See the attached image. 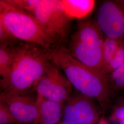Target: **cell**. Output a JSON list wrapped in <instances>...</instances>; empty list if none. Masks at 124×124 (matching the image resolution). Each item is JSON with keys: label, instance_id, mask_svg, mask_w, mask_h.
Returning <instances> with one entry per match:
<instances>
[{"label": "cell", "instance_id": "cell-1", "mask_svg": "<svg viewBox=\"0 0 124 124\" xmlns=\"http://www.w3.org/2000/svg\"><path fill=\"white\" fill-rule=\"evenodd\" d=\"M51 57L52 62L63 72L76 91L98 102L104 113L111 99L108 76L77 60L65 45L52 48Z\"/></svg>", "mask_w": 124, "mask_h": 124}, {"label": "cell", "instance_id": "cell-2", "mask_svg": "<svg viewBox=\"0 0 124 124\" xmlns=\"http://www.w3.org/2000/svg\"><path fill=\"white\" fill-rule=\"evenodd\" d=\"M52 48L23 42L9 74L0 80L1 93H29L52 63Z\"/></svg>", "mask_w": 124, "mask_h": 124}, {"label": "cell", "instance_id": "cell-3", "mask_svg": "<svg viewBox=\"0 0 124 124\" xmlns=\"http://www.w3.org/2000/svg\"><path fill=\"white\" fill-rule=\"evenodd\" d=\"M103 36L95 20H83L79 23L66 47L77 60L103 74Z\"/></svg>", "mask_w": 124, "mask_h": 124}, {"label": "cell", "instance_id": "cell-4", "mask_svg": "<svg viewBox=\"0 0 124 124\" xmlns=\"http://www.w3.org/2000/svg\"><path fill=\"white\" fill-rule=\"evenodd\" d=\"M0 23L18 40L46 49L54 47L34 16L13 6L7 0H0Z\"/></svg>", "mask_w": 124, "mask_h": 124}, {"label": "cell", "instance_id": "cell-5", "mask_svg": "<svg viewBox=\"0 0 124 124\" xmlns=\"http://www.w3.org/2000/svg\"><path fill=\"white\" fill-rule=\"evenodd\" d=\"M31 15L43 28L54 47L68 42L71 19L65 13L61 0H40Z\"/></svg>", "mask_w": 124, "mask_h": 124}, {"label": "cell", "instance_id": "cell-6", "mask_svg": "<svg viewBox=\"0 0 124 124\" xmlns=\"http://www.w3.org/2000/svg\"><path fill=\"white\" fill-rule=\"evenodd\" d=\"M97 102L77 91L73 92L70 97L64 103L62 123L98 124L103 112Z\"/></svg>", "mask_w": 124, "mask_h": 124}, {"label": "cell", "instance_id": "cell-7", "mask_svg": "<svg viewBox=\"0 0 124 124\" xmlns=\"http://www.w3.org/2000/svg\"><path fill=\"white\" fill-rule=\"evenodd\" d=\"M62 71L53 62L32 90L42 98L64 103L73 93V86Z\"/></svg>", "mask_w": 124, "mask_h": 124}, {"label": "cell", "instance_id": "cell-8", "mask_svg": "<svg viewBox=\"0 0 124 124\" xmlns=\"http://www.w3.org/2000/svg\"><path fill=\"white\" fill-rule=\"evenodd\" d=\"M95 21L105 37L124 41V7L118 0L102 2Z\"/></svg>", "mask_w": 124, "mask_h": 124}, {"label": "cell", "instance_id": "cell-9", "mask_svg": "<svg viewBox=\"0 0 124 124\" xmlns=\"http://www.w3.org/2000/svg\"><path fill=\"white\" fill-rule=\"evenodd\" d=\"M0 93V101L8 106L17 124H36L39 111L37 94Z\"/></svg>", "mask_w": 124, "mask_h": 124}, {"label": "cell", "instance_id": "cell-10", "mask_svg": "<svg viewBox=\"0 0 124 124\" xmlns=\"http://www.w3.org/2000/svg\"><path fill=\"white\" fill-rule=\"evenodd\" d=\"M37 96L39 111L36 124H58L61 122L64 103L50 100L37 94Z\"/></svg>", "mask_w": 124, "mask_h": 124}, {"label": "cell", "instance_id": "cell-11", "mask_svg": "<svg viewBox=\"0 0 124 124\" xmlns=\"http://www.w3.org/2000/svg\"><path fill=\"white\" fill-rule=\"evenodd\" d=\"M64 11L70 19H83L92 12L96 1L94 0H61Z\"/></svg>", "mask_w": 124, "mask_h": 124}, {"label": "cell", "instance_id": "cell-12", "mask_svg": "<svg viewBox=\"0 0 124 124\" xmlns=\"http://www.w3.org/2000/svg\"><path fill=\"white\" fill-rule=\"evenodd\" d=\"M21 43L15 45H0V80L5 79L11 70Z\"/></svg>", "mask_w": 124, "mask_h": 124}, {"label": "cell", "instance_id": "cell-13", "mask_svg": "<svg viewBox=\"0 0 124 124\" xmlns=\"http://www.w3.org/2000/svg\"><path fill=\"white\" fill-rule=\"evenodd\" d=\"M124 41L114 38H104L103 45V74L105 69L114 57L120 46Z\"/></svg>", "mask_w": 124, "mask_h": 124}, {"label": "cell", "instance_id": "cell-14", "mask_svg": "<svg viewBox=\"0 0 124 124\" xmlns=\"http://www.w3.org/2000/svg\"><path fill=\"white\" fill-rule=\"evenodd\" d=\"M110 85L117 90H124V62L108 75Z\"/></svg>", "mask_w": 124, "mask_h": 124}, {"label": "cell", "instance_id": "cell-15", "mask_svg": "<svg viewBox=\"0 0 124 124\" xmlns=\"http://www.w3.org/2000/svg\"><path fill=\"white\" fill-rule=\"evenodd\" d=\"M124 62V41L104 70V74L108 75Z\"/></svg>", "mask_w": 124, "mask_h": 124}, {"label": "cell", "instance_id": "cell-16", "mask_svg": "<svg viewBox=\"0 0 124 124\" xmlns=\"http://www.w3.org/2000/svg\"><path fill=\"white\" fill-rule=\"evenodd\" d=\"M13 6L31 14L40 3V0H7Z\"/></svg>", "mask_w": 124, "mask_h": 124}, {"label": "cell", "instance_id": "cell-17", "mask_svg": "<svg viewBox=\"0 0 124 124\" xmlns=\"http://www.w3.org/2000/svg\"><path fill=\"white\" fill-rule=\"evenodd\" d=\"M124 120V100L120 101L114 107L109 120L119 123Z\"/></svg>", "mask_w": 124, "mask_h": 124}, {"label": "cell", "instance_id": "cell-18", "mask_svg": "<svg viewBox=\"0 0 124 124\" xmlns=\"http://www.w3.org/2000/svg\"><path fill=\"white\" fill-rule=\"evenodd\" d=\"M0 124H17L6 104L0 101Z\"/></svg>", "mask_w": 124, "mask_h": 124}, {"label": "cell", "instance_id": "cell-19", "mask_svg": "<svg viewBox=\"0 0 124 124\" xmlns=\"http://www.w3.org/2000/svg\"><path fill=\"white\" fill-rule=\"evenodd\" d=\"M18 40L0 23V45H15L18 44ZM20 41V40H19Z\"/></svg>", "mask_w": 124, "mask_h": 124}, {"label": "cell", "instance_id": "cell-20", "mask_svg": "<svg viewBox=\"0 0 124 124\" xmlns=\"http://www.w3.org/2000/svg\"><path fill=\"white\" fill-rule=\"evenodd\" d=\"M97 124H109L108 120L105 118L103 116L101 117Z\"/></svg>", "mask_w": 124, "mask_h": 124}, {"label": "cell", "instance_id": "cell-21", "mask_svg": "<svg viewBox=\"0 0 124 124\" xmlns=\"http://www.w3.org/2000/svg\"><path fill=\"white\" fill-rule=\"evenodd\" d=\"M118 1L120 4H121L124 7V0H118Z\"/></svg>", "mask_w": 124, "mask_h": 124}, {"label": "cell", "instance_id": "cell-22", "mask_svg": "<svg viewBox=\"0 0 124 124\" xmlns=\"http://www.w3.org/2000/svg\"><path fill=\"white\" fill-rule=\"evenodd\" d=\"M58 124H62V122H61H61H59V123H58Z\"/></svg>", "mask_w": 124, "mask_h": 124}]
</instances>
